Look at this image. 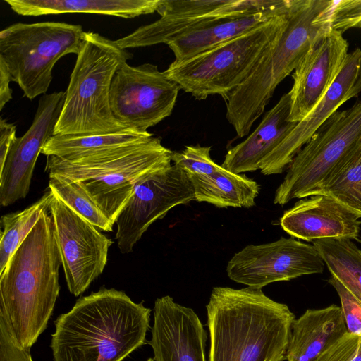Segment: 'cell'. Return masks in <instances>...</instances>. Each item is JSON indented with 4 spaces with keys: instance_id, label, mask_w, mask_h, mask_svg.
<instances>
[{
    "instance_id": "cell-1",
    "label": "cell",
    "mask_w": 361,
    "mask_h": 361,
    "mask_svg": "<svg viewBox=\"0 0 361 361\" xmlns=\"http://www.w3.org/2000/svg\"><path fill=\"white\" fill-rule=\"evenodd\" d=\"M150 314L114 288L81 297L54 321V361H123L145 344Z\"/></svg>"
},
{
    "instance_id": "cell-2",
    "label": "cell",
    "mask_w": 361,
    "mask_h": 361,
    "mask_svg": "<svg viewBox=\"0 0 361 361\" xmlns=\"http://www.w3.org/2000/svg\"><path fill=\"white\" fill-rule=\"evenodd\" d=\"M61 264L53 219L45 211L0 274V320L25 349L47 328L59 293Z\"/></svg>"
},
{
    "instance_id": "cell-3",
    "label": "cell",
    "mask_w": 361,
    "mask_h": 361,
    "mask_svg": "<svg viewBox=\"0 0 361 361\" xmlns=\"http://www.w3.org/2000/svg\"><path fill=\"white\" fill-rule=\"evenodd\" d=\"M208 361H283L294 314L262 288H213L206 306Z\"/></svg>"
},
{
    "instance_id": "cell-4",
    "label": "cell",
    "mask_w": 361,
    "mask_h": 361,
    "mask_svg": "<svg viewBox=\"0 0 361 361\" xmlns=\"http://www.w3.org/2000/svg\"><path fill=\"white\" fill-rule=\"evenodd\" d=\"M333 0H290L287 20L267 44L246 80L226 101V118L238 137L247 135L279 83L330 28Z\"/></svg>"
},
{
    "instance_id": "cell-5",
    "label": "cell",
    "mask_w": 361,
    "mask_h": 361,
    "mask_svg": "<svg viewBox=\"0 0 361 361\" xmlns=\"http://www.w3.org/2000/svg\"><path fill=\"white\" fill-rule=\"evenodd\" d=\"M171 150L154 136L137 144L75 160L47 156L45 171L78 183L114 224L135 186L171 166Z\"/></svg>"
},
{
    "instance_id": "cell-6",
    "label": "cell",
    "mask_w": 361,
    "mask_h": 361,
    "mask_svg": "<svg viewBox=\"0 0 361 361\" xmlns=\"http://www.w3.org/2000/svg\"><path fill=\"white\" fill-rule=\"evenodd\" d=\"M132 58L116 41L86 32L54 135L107 134L127 129L114 116L109 94L115 73Z\"/></svg>"
},
{
    "instance_id": "cell-7",
    "label": "cell",
    "mask_w": 361,
    "mask_h": 361,
    "mask_svg": "<svg viewBox=\"0 0 361 361\" xmlns=\"http://www.w3.org/2000/svg\"><path fill=\"white\" fill-rule=\"evenodd\" d=\"M288 12L194 56L175 60L164 71L166 75L198 100L219 94L227 101L250 76L267 44L285 25Z\"/></svg>"
},
{
    "instance_id": "cell-8",
    "label": "cell",
    "mask_w": 361,
    "mask_h": 361,
    "mask_svg": "<svg viewBox=\"0 0 361 361\" xmlns=\"http://www.w3.org/2000/svg\"><path fill=\"white\" fill-rule=\"evenodd\" d=\"M80 25L17 23L0 32V61L29 99L44 94L52 70L65 55L79 53L85 37Z\"/></svg>"
},
{
    "instance_id": "cell-9",
    "label": "cell",
    "mask_w": 361,
    "mask_h": 361,
    "mask_svg": "<svg viewBox=\"0 0 361 361\" xmlns=\"http://www.w3.org/2000/svg\"><path fill=\"white\" fill-rule=\"evenodd\" d=\"M361 141V99L350 108L336 111L295 155L274 203L313 195L334 166Z\"/></svg>"
},
{
    "instance_id": "cell-10",
    "label": "cell",
    "mask_w": 361,
    "mask_h": 361,
    "mask_svg": "<svg viewBox=\"0 0 361 361\" xmlns=\"http://www.w3.org/2000/svg\"><path fill=\"white\" fill-rule=\"evenodd\" d=\"M180 87L157 65L131 66L123 63L113 78L110 105L115 118L126 128L147 133L169 116Z\"/></svg>"
},
{
    "instance_id": "cell-11",
    "label": "cell",
    "mask_w": 361,
    "mask_h": 361,
    "mask_svg": "<svg viewBox=\"0 0 361 361\" xmlns=\"http://www.w3.org/2000/svg\"><path fill=\"white\" fill-rule=\"evenodd\" d=\"M195 200L193 186L186 173L175 164L157 171L135 186L116 219L115 238L121 253L133 251L144 233L172 208Z\"/></svg>"
},
{
    "instance_id": "cell-12",
    "label": "cell",
    "mask_w": 361,
    "mask_h": 361,
    "mask_svg": "<svg viewBox=\"0 0 361 361\" xmlns=\"http://www.w3.org/2000/svg\"><path fill=\"white\" fill-rule=\"evenodd\" d=\"M49 212L68 290L78 296L103 272L114 242L56 195Z\"/></svg>"
},
{
    "instance_id": "cell-13",
    "label": "cell",
    "mask_w": 361,
    "mask_h": 361,
    "mask_svg": "<svg viewBox=\"0 0 361 361\" xmlns=\"http://www.w3.org/2000/svg\"><path fill=\"white\" fill-rule=\"evenodd\" d=\"M324 262L312 245L291 238L249 245L228 261V278L248 287L262 288L274 282L321 274Z\"/></svg>"
},
{
    "instance_id": "cell-14",
    "label": "cell",
    "mask_w": 361,
    "mask_h": 361,
    "mask_svg": "<svg viewBox=\"0 0 361 361\" xmlns=\"http://www.w3.org/2000/svg\"><path fill=\"white\" fill-rule=\"evenodd\" d=\"M65 96L62 91L42 96L30 127L15 139L0 170L1 206H9L28 194L36 161L54 135Z\"/></svg>"
},
{
    "instance_id": "cell-15",
    "label": "cell",
    "mask_w": 361,
    "mask_h": 361,
    "mask_svg": "<svg viewBox=\"0 0 361 361\" xmlns=\"http://www.w3.org/2000/svg\"><path fill=\"white\" fill-rule=\"evenodd\" d=\"M360 92L361 49L357 48L348 54L340 73L323 98L262 163L261 173H281L338 108Z\"/></svg>"
},
{
    "instance_id": "cell-16",
    "label": "cell",
    "mask_w": 361,
    "mask_h": 361,
    "mask_svg": "<svg viewBox=\"0 0 361 361\" xmlns=\"http://www.w3.org/2000/svg\"><path fill=\"white\" fill-rule=\"evenodd\" d=\"M348 50L343 34L331 27L317 41L292 75L289 121H301L323 98L340 73Z\"/></svg>"
},
{
    "instance_id": "cell-17",
    "label": "cell",
    "mask_w": 361,
    "mask_h": 361,
    "mask_svg": "<svg viewBox=\"0 0 361 361\" xmlns=\"http://www.w3.org/2000/svg\"><path fill=\"white\" fill-rule=\"evenodd\" d=\"M161 18L115 40L122 49L167 44L175 36L204 21L247 13L245 0H160Z\"/></svg>"
},
{
    "instance_id": "cell-18",
    "label": "cell",
    "mask_w": 361,
    "mask_h": 361,
    "mask_svg": "<svg viewBox=\"0 0 361 361\" xmlns=\"http://www.w3.org/2000/svg\"><path fill=\"white\" fill-rule=\"evenodd\" d=\"M152 347L155 361H206L207 335L195 311L166 295L153 309Z\"/></svg>"
},
{
    "instance_id": "cell-19",
    "label": "cell",
    "mask_w": 361,
    "mask_h": 361,
    "mask_svg": "<svg viewBox=\"0 0 361 361\" xmlns=\"http://www.w3.org/2000/svg\"><path fill=\"white\" fill-rule=\"evenodd\" d=\"M360 217L335 199L315 195L298 201L280 219L283 231L306 241L324 238L355 239Z\"/></svg>"
},
{
    "instance_id": "cell-20",
    "label": "cell",
    "mask_w": 361,
    "mask_h": 361,
    "mask_svg": "<svg viewBox=\"0 0 361 361\" xmlns=\"http://www.w3.org/2000/svg\"><path fill=\"white\" fill-rule=\"evenodd\" d=\"M290 0L278 8L260 12L223 16L204 21L175 36L167 42L176 59L194 56L214 46L247 33L286 13Z\"/></svg>"
},
{
    "instance_id": "cell-21",
    "label": "cell",
    "mask_w": 361,
    "mask_h": 361,
    "mask_svg": "<svg viewBox=\"0 0 361 361\" xmlns=\"http://www.w3.org/2000/svg\"><path fill=\"white\" fill-rule=\"evenodd\" d=\"M290 106V96L287 92L265 114L256 129L245 140L228 150L221 166L238 174L259 169L262 163L298 123L288 121Z\"/></svg>"
},
{
    "instance_id": "cell-22",
    "label": "cell",
    "mask_w": 361,
    "mask_h": 361,
    "mask_svg": "<svg viewBox=\"0 0 361 361\" xmlns=\"http://www.w3.org/2000/svg\"><path fill=\"white\" fill-rule=\"evenodd\" d=\"M341 307L331 305L309 309L291 326L286 350L288 361H315L346 333Z\"/></svg>"
},
{
    "instance_id": "cell-23",
    "label": "cell",
    "mask_w": 361,
    "mask_h": 361,
    "mask_svg": "<svg viewBox=\"0 0 361 361\" xmlns=\"http://www.w3.org/2000/svg\"><path fill=\"white\" fill-rule=\"evenodd\" d=\"M22 16L88 13L133 18L157 11L160 0H5Z\"/></svg>"
},
{
    "instance_id": "cell-24",
    "label": "cell",
    "mask_w": 361,
    "mask_h": 361,
    "mask_svg": "<svg viewBox=\"0 0 361 361\" xmlns=\"http://www.w3.org/2000/svg\"><path fill=\"white\" fill-rule=\"evenodd\" d=\"M188 177L194 188L195 200L221 208L252 207L260 190V185L254 180L222 166L211 174Z\"/></svg>"
},
{
    "instance_id": "cell-25",
    "label": "cell",
    "mask_w": 361,
    "mask_h": 361,
    "mask_svg": "<svg viewBox=\"0 0 361 361\" xmlns=\"http://www.w3.org/2000/svg\"><path fill=\"white\" fill-rule=\"evenodd\" d=\"M153 134L125 129L107 134L54 135L42 154L65 160H75L142 142Z\"/></svg>"
},
{
    "instance_id": "cell-26",
    "label": "cell",
    "mask_w": 361,
    "mask_h": 361,
    "mask_svg": "<svg viewBox=\"0 0 361 361\" xmlns=\"http://www.w3.org/2000/svg\"><path fill=\"white\" fill-rule=\"evenodd\" d=\"M315 195L331 197L361 218V141L334 166Z\"/></svg>"
},
{
    "instance_id": "cell-27",
    "label": "cell",
    "mask_w": 361,
    "mask_h": 361,
    "mask_svg": "<svg viewBox=\"0 0 361 361\" xmlns=\"http://www.w3.org/2000/svg\"><path fill=\"white\" fill-rule=\"evenodd\" d=\"M331 276L361 302V250L349 238L312 241Z\"/></svg>"
},
{
    "instance_id": "cell-28",
    "label": "cell",
    "mask_w": 361,
    "mask_h": 361,
    "mask_svg": "<svg viewBox=\"0 0 361 361\" xmlns=\"http://www.w3.org/2000/svg\"><path fill=\"white\" fill-rule=\"evenodd\" d=\"M54 194L49 190L26 209L3 215L1 218L0 274L10 258L28 235L45 211H49Z\"/></svg>"
},
{
    "instance_id": "cell-29",
    "label": "cell",
    "mask_w": 361,
    "mask_h": 361,
    "mask_svg": "<svg viewBox=\"0 0 361 361\" xmlns=\"http://www.w3.org/2000/svg\"><path fill=\"white\" fill-rule=\"evenodd\" d=\"M49 177V188L54 195L98 229L113 231L114 224L78 183L58 175Z\"/></svg>"
},
{
    "instance_id": "cell-30",
    "label": "cell",
    "mask_w": 361,
    "mask_h": 361,
    "mask_svg": "<svg viewBox=\"0 0 361 361\" xmlns=\"http://www.w3.org/2000/svg\"><path fill=\"white\" fill-rule=\"evenodd\" d=\"M211 147L186 146L181 152H172L171 161L180 167L187 176L208 175L218 171L221 166L210 157Z\"/></svg>"
},
{
    "instance_id": "cell-31",
    "label": "cell",
    "mask_w": 361,
    "mask_h": 361,
    "mask_svg": "<svg viewBox=\"0 0 361 361\" xmlns=\"http://www.w3.org/2000/svg\"><path fill=\"white\" fill-rule=\"evenodd\" d=\"M328 282L336 290L341 303V310L349 334L361 336V302L335 277Z\"/></svg>"
},
{
    "instance_id": "cell-32",
    "label": "cell",
    "mask_w": 361,
    "mask_h": 361,
    "mask_svg": "<svg viewBox=\"0 0 361 361\" xmlns=\"http://www.w3.org/2000/svg\"><path fill=\"white\" fill-rule=\"evenodd\" d=\"M330 27L342 34L351 28H361V0H338L329 19Z\"/></svg>"
},
{
    "instance_id": "cell-33",
    "label": "cell",
    "mask_w": 361,
    "mask_h": 361,
    "mask_svg": "<svg viewBox=\"0 0 361 361\" xmlns=\"http://www.w3.org/2000/svg\"><path fill=\"white\" fill-rule=\"evenodd\" d=\"M315 361H361V336L347 332Z\"/></svg>"
},
{
    "instance_id": "cell-34",
    "label": "cell",
    "mask_w": 361,
    "mask_h": 361,
    "mask_svg": "<svg viewBox=\"0 0 361 361\" xmlns=\"http://www.w3.org/2000/svg\"><path fill=\"white\" fill-rule=\"evenodd\" d=\"M0 361H32L30 350L19 345L0 320Z\"/></svg>"
},
{
    "instance_id": "cell-35",
    "label": "cell",
    "mask_w": 361,
    "mask_h": 361,
    "mask_svg": "<svg viewBox=\"0 0 361 361\" xmlns=\"http://www.w3.org/2000/svg\"><path fill=\"white\" fill-rule=\"evenodd\" d=\"M16 126L8 123L5 119H0V170L3 168L9 150L16 136Z\"/></svg>"
},
{
    "instance_id": "cell-36",
    "label": "cell",
    "mask_w": 361,
    "mask_h": 361,
    "mask_svg": "<svg viewBox=\"0 0 361 361\" xmlns=\"http://www.w3.org/2000/svg\"><path fill=\"white\" fill-rule=\"evenodd\" d=\"M11 81L13 79L8 68L0 61V110L12 99V90L9 86Z\"/></svg>"
},
{
    "instance_id": "cell-37",
    "label": "cell",
    "mask_w": 361,
    "mask_h": 361,
    "mask_svg": "<svg viewBox=\"0 0 361 361\" xmlns=\"http://www.w3.org/2000/svg\"><path fill=\"white\" fill-rule=\"evenodd\" d=\"M147 361H155L154 358H149Z\"/></svg>"
}]
</instances>
